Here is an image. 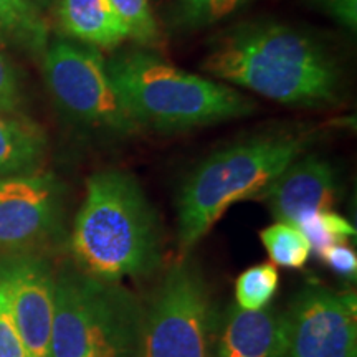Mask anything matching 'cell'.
<instances>
[{"label": "cell", "mask_w": 357, "mask_h": 357, "mask_svg": "<svg viewBox=\"0 0 357 357\" xmlns=\"http://www.w3.org/2000/svg\"><path fill=\"white\" fill-rule=\"evenodd\" d=\"M202 68L281 105L337 100L341 71L333 53L294 26L271 20L240 24L218 35Z\"/></svg>", "instance_id": "1"}, {"label": "cell", "mask_w": 357, "mask_h": 357, "mask_svg": "<svg viewBox=\"0 0 357 357\" xmlns=\"http://www.w3.org/2000/svg\"><path fill=\"white\" fill-rule=\"evenodd\" d=\"M71 252L79 270L101 280L119 281L158 270L162 260L159 220L132 174L105 169L88 178Z\"/></svg>", "instance_id": "2"}, {"label": "cell", "mask_w": 357, "mask_h": 357, "mask_svg": "<svg viewBox=\"0 0 357 357\" xmlns=\"http://www.w3.org/2000/svg\"><path fill=\"white\" fill-rule=\"evenodd\" d=\"M106 70L139 129L184 131L255 111V102L234 88L177 68L151 52L119 53L106 61Z\"/></svg>", "instance_id": "3"}, {"label": "cell", "mask_w": 357, "mask_h": 357, "mask_svg": "<svg viewBox=\"0 0 357 357\" xmlns=\"http://www.w3.org/2000/svg\"><path fill=\"white\" fill-rule=\"evenodd\" d=\"M306 144V137L298 134H265L202 160L177 195V243L182 252L197 245L230 205L260 199Z\"/></svg>", "instance_id": "4"}, {"label": "cell", "mask_w": 357, "mask_h": 357, "mask_svg": "<svg viewBox=\"0 0 357 357\" xmlns=\"http://www.w3.org/2000/svg\"><path fill=\"white\" fill-rule=\"evenodd\" d=\"M144 305L119 281L66 268L55 278L48 357L139 352Z\"/></svg>", "instance_id": "5"}, {"label": "cell", "mask_w": 357, "mask_h": 357, "mask_svg": "<svg viewBox=\"0 0 357 357\" xmlns=\"http://www.w3.org/2000/svg\"><path fill=\"white\" fill-rule=\"evenodd\" d=\"M212 303L200 271L177 261L144 306L141 357H212Z\"/></svg>", "instance_id": "6"}, {"label": "cell", "mask_w": 357, "mask_h": 357, "mask_svg": "<svg viewBox=\"0 0 357 357\" xmlns=\"http://www.w3.org/2000/svg\"><path fill=\"white\" fill-rule=\"evenodd\" d=\"M43 77L53 100L75 123L116 136L139 131L111 83L106 61L95 48L53 43L45 50Z\"/></svg>", "instance_id": "7"}, {"label": "cell", "mask_w": 357, "mask_h": 357, "mask_svg": "<svg viewBox=\"0 0 357 357\" xmlns=\"http://www.w3.org/2000/svg\"><path fill=\"white\" fill-rule=\"evenodd\" d=\"M288 357H357V296L310 283L288 311Z\"/></svg>", "instance_id": "8"}, {"label": "cell", "mask_w": 357, "mask_h": 357, "mask_svg": "<svg viewBox=\"0 0 357 357\" xmlns=\"http://www.w3.org/2000/svg\"><path fill=\"white\" fill-rule=\"evenodd\" d=\"M0 293L32 357H48L55 278L40 258L12 255L0 261Z\"/></svg>", "instance_id": "9"}, {"label": "cell", "mask_w": 357, "mask_h": 357, "mask_svg": "<svg viewBox=\"0 0 357 357\" xmlns=\"http://www.w3.org/2000/svg\"><path fill=\"white\" fill-rule=\"evenodd\" d=\"M60 184L48 174L0 177V250L15 252L47 240L60 222Z\"/></svg>", "instance_id": "10"}, {"label": "cell", "mask_w": 357, "mask_h": 357, "mask_svg": "<svg viewBox=\"0 0 357 357\" xmlns=\"http://www.w3.org/2000/svg\"><path fill=\"white\" fill-rule=\"evenodd\" d=\"M336 197V171L319 155L294 159L260 195L276 222L291 225L311 213L333 211Z\"/></svg>", "instance_id": "11"}, {"label": "cell", "mask_w": 357, "mask_h": 357, "mask_svg": "<svg viewBox=\"0 0 357 357\" xmlns=\"http://www.w3.org/2000/svg\"><path fill=\"white\" fill-rule=\"evenodd\" d=\"M217 357H288V321L273 306L227 312Z\"/></svg>", "instance_id": "12"}, {"label": "cell", "mask_w": 357, "mask_h": 357, "mask_svg": "<svg viewBox=\"0 0 357 357\" xmlns=\"http://www.w3.org/2000/svg\"><path fill=\"white\" fill-rule=\"evenodd\" d=\"M58 20L66 35L96 48H114L128 38L108 0H60Z\"/></svg>", "instance_id": "13"}, {"label": "cell", "mask_w": 357, "mask_h": 357, "mask_svg": "<svg viewBox=\"0 0 357 357\" xmlns=\"http://www.w3.org/2000/svg\"><path fill=\"white\" fill-rule=\"evenodd\" d=\"M43 151L45 137L35 124L0 113V177L33 169Z\"/></svg>", "instance_id": "14"}, {"label": "cell", "mask_w": 357, "mask_h": 357, "mask_svg": "<svg viewBox=\"0 0 357 357\" xmlns=\"http://www.w3.org/2000/svg\"><path fill=\"white\" fill-rule=\"evenodd\" d=\"M47 42L48 25L33 0H0V43L42 53Z\"/></svg>", "instance_id": "15"}, {"label": "cell", "mask_w": 357, "mask_h": 357, "mask_svg": "<svg viewBox=\"0 0 357 357\" xmlns=\"http://www.w3.org/2000/svg\"><path fill=\"white\" fill-rule=\"evenodd\" d=\"M263 247L273 265L298 270L306 265L311 257V247L305 234L296 225L276 222L260 234Z\"/></svg>", "instance_id": "16"}, {"label": "cell", "mask_w": 357, "mask_h": 357, "mask_svg": "<svg viewBox=\"0 0 357 357\" xmlns=\"http://www.w3.org/2000/svg\"><path fill=\"white\" fill-rule=\"evenodd\" d=\"M278 271L271 263H260L250 266L236 278L235 300L236 306L243 310H261L270 305L278 289Z\"/></svg>", "instance_id": "17"}, {"label": "cell", "mask_w": 357, "mask_h": 357, "mask_svg": "<svg viewBox=\"0 0 357 357\" xmlns=\"http://www.w3.org/2000/svg\"><path fill=\"white\" fill-rule=\"evenodd\" d=\"M253 0H174L176 25L187 30L202 29L234 15Z\"/></svg>", "instance_id": "18"}, {"label": "cell", "mask_w": 357, "mask_h": 357, "mask_svg": "<svg viewBox=\"0 0 357 357\" xmlns=\"http://www.w3.org/2000/svg\"><path fill=\"white\" fill-rule=\"evenodd\" d=\"M296 227L305 234L311 252L318 255L331 245L346 243L351 236L356 235V229L351 225V222L333 211L316 212L303 217Z\"/></svg>", "instance_id": "19"}, {"label": "cell", "mask_w": 357, "mask_h": 357, "mask_svg": "<svg viewBox=\"0 0 357 357\" xmlns=\"http://www.w3.org/2000/svg\"><path fill=\"white\" fill-rule=\"evenodd\" d=\"M108 2L126 29L128 37L142 47H153L159 42V25L149 6V0H108Z\"/></svg>", "instance_id": "20"}, {"label": "cell", "mask_w": 357, "mask_h": 357, "mask_svg": "<svg viewBox=\"0 0 357 357\" xmlns=\"http://www.w3.org/2000/svg\"><path fill=\"white\" fill-rule=\"evenodd\" d=\"M22 101L19 75L12 61L0 48V113L12 114L19 109Z\"/></svg>", "instance_id": "21"}, {"label": "cell", "mask_w": 357, "mask_h": 357, "mask_svg": "<svg viewBox=\"0 0 357 357\" xmlns=\"http://www.w3.org/2000/svg\"><path fill=\"white\" fill-rule=\"evenodd\" d=\"M0 357H32L13 324L2 293H0Z\"/></svg>", "instance_id": "22"}, {"label": "cell", "mask_w": 357, "mask_h": 357, "mask_svg": "<svg viewBox=\"0 0 357 357\" xmlns=\"http://www.w3.org/2000/svg\"><path fill=\"white\" fill-rule=\"evenodd\" d=\"M311 6L331 17L336 24L354 33L357 29V0H310Z\"/></svg>", "instance_id": "23"}, {"label": "cell", "mask_w": 357, "mask_h": 357, "mask_svg": "<svg viewBox=\"0 0 357 357\" xmlns=\"http://www.w3.org/2000/svg\"><path fill=\"white\" fill-rule=\"evenodd\" d=\"M334 273L347 280H354L357 273V257L354 250L346 243L331 245L319 255Z\"/></svg>", "instance_id": "24"}, {"label": "cell", "mask_w": 357, "mask_h": 357, "mask_svg": "<svg viewBox=\"0 0 357 357\" xmlns=\"http://www.w3.org/2000/svg\"><path fill=\"white\" fill-rule=\"evenodd\" d=\"M100 357H141L139 352H128V354H109V356H100Z\"/></svg>", "instance_id": "25"}, {"label": "cell", "mask_w": 357, "mask_h": 357, "mask_svg": "<svg viewBox=\"0 0 357 357\" xmlns=\"http://www.w3.org/2000/svg\"><path fill=\"white\" fill-rule=\"evenodd\" d=\"M38 2H45V0H38Z\"/></svg>", "instance_id": "26"}]
</instances>
